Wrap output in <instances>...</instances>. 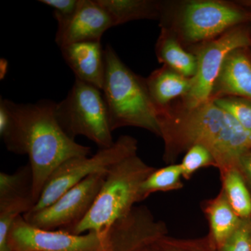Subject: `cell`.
<instances>
[{
  "instance_id": "obj_1",
  "label": "cell",
  "mask_w": 251,
  "mask_h": 251,
  "mask_svg": "<svg viewBox=\"0 0 251 251\" xmlns=\"http://www.w3.org/2000/svg\"><path fill=\"white\" fill-rule=\"evenodd\" d=\"M5 101L6 105L0 106V135L8 151L29 158L36 203L53 172L70 158L89 156L91 148L76 143L64 131L56 118V103L52 100Z\"/></svg>"
},
{
  "instance_id": "obj_2",
  "label": "cell",
  "mask_w": 251,
  "mask_h": 251,
  "mask_svg": "<svg viewBox=\"0 0 251 251\" xmlns=\"http://www.w3.org/2000/svg\"><path fill=\"white\" fill-rule=\"evenodd\" d=\"M158 121L166 163H173L180 153L191 147L201 145L214 157L216 168L221 175L234 168L239 169L241 158L251 150V131L216 105L212 99L177 112L160 108Z\"/></svg>"
},
{
  "instance_id": "obj_3",
  "label": "cell",
  "mask_w": 251,
  "mask_h": 251,
  "mask_svg": "<svg viewBox=\"0 0 251 251\" xmlns=\"http://www.w3.org/2000/svg\"><path fill=\"white\" fill-rule=\"evenodd\" d=\"M105 63L102 92L112 131L135 126L160 136L158 109L151 98L146 80L130 70L110 45L105 49Z\"/></svg>"
},
{
  "instance_id": "obj_4",
  "label": "cell",
  "mask_w": 251,
  "mask_h": 251,
  "mask_svg": "<svg viewBox=\"0 0 251 251\" xmlns=\"http://www.w3.org/2000/svg\"><path fill=\"white\" fill-rule=\"evenodd\" d=\"M156 168L133 153L109 169L100 191L85 219L68 232L82 234L102 233L132 211L140 202V190Z\"/></svg>"
},
{
  "instance_id": "obj_5",
  "label": "cell",
  "mask_w": 251,
  "mask_h": 251,
  "mask_svg": "<svg viewBox=\"0 0 251 251\" xmlns=\"http://www.w3.org/2000/svg\"><path fill=\"white\" fill-rule=\"evenodd\" d=\"M55 115L73 140L82 135L100 149L110 148L115 143L103 92L94 86L75 80L67 97L56 103Z\"/></svg>"
},
{
  "instance_id": "obj_6",
  "label": "cell",
  "mask_w": 251,
  "mask_h": 251,
  "mask_svg": "<svg viewBox=\"0 0 251 251\" xmlns=\"http://www.w3.org/2000/svg\"><path fill=\"white\" fill-rule=\"evenodd\" d=\"M137 151V140L129 135H122L111 147L100 149L92 156L74 157L67 160L50 175L40 197L29 211L44 209L86 178L97 173H107L117 162Z\"/></svg>"
},
{
  "instance_id": "obj_7",
  "label": "cell",
  "mask_w": 251,
  "mask_h": 251,
  "mask_svg": "<svg viewBox=\"0 0 251 251\" xmlns=\"http://www.w3.org/2000/svg\"><path fill=\"white\" fill-rule=\"evenodd\" d=\"M247 23L229 29L206 42L198 52L197 71L191 87L184 97L186 108H193L211 100L216 81L226 57L235 50L251 46V28Z\"/></svg>"
},
{
  "instance_id": "obj_8",
  "label": "cell",
  "mask_w": 251,
  "mask_h": 251,
  "mask_svg": "<svg viewBox=\"0 0 251 251\" xmlns=\"http://www.w3.org/2000/svg\"><path fill=\"white\" fill-rule=\"evenodd\" d=\"M250 21L249 9L223 1H192L181 11L179 28L186 42L206 43Z\"/></svg>"
},
{
  "instance_id": "obj_9",
  "label": "cell",
  "mask_w": 251,
  "mask_h": 251,
  "mask_svg": "<svg viewBox=\"0 0 251 251\" xmlns=\"http://www.w3.org/2000/svg\"><path fill=\"white\" fill-rule=\"evenodd\" d=\"M107 173L91 175L68 190L49 206L41 210L29 211L23 218L39 228L69 232L88 214Z\"/></svg>"
},
{
  "instance_id": "obj_10",
  "label": "cell",
  "mask_w": 251,
  "mask_h": 251,
  "mask_svg": "<svg viewBox=\"0 0 251 251\" xmlns=\"http://www.w3.org/2000/svg\"><path fill=\"white\" fill-rule=\"evenodd\" d=\"M8 244L11 251H110L108 230L82 234L48 230L29 224L23 216L13 224Z\"/></svg>"
},
{
  "instance_id": "obj_11",
  "label": "cell",
  "mask_w": 251,
  "mask_h": 251,
  "mask_svg": "<svg viewBox=\"0 0 251 251\" xmlns=\"http://www.w3.org/2000/svg\"><path fill=\"white\" fill-rule=\"evenodd\" d=\"M112 27L111 17L97 0H80L70 21L57 31L55 41L59 48L75 43L100 41L104 33Z\"/></svg>"
},
{
  "instance_id": "obj_12",
  "label": "cell",
  "mask_w": 251,
  "mask_h": 251,
  "mask_svg": "<svg viewBox=\"0 0 251 251\" xmlns=\"http://www.w3.org/2000/svg\"><path fill=\"white\" fill-rule=\"evenodd\" d=\"M63 57L75 80L102 91L105 80V49L100 41L75 43L60 48Z\"/></svg>"
},
{
  "instance_id": "obj_13",
  "label": "cell",
  "mask_w": 251,
  "mask_h": 251,
  "mask_svg": "<svg viewBox=\"0 0 251 251\" xmlns=\"http://www.w3.org/2000/svg\"><path fill=\"white\" fill-rule=\"evenodd\" d=\"M224 95L251 100L250 48L235 50L226 57L216 81L211 99Z\"/></svg>"
},
{
  "instance_id": "obj_14",
  "label": "cell",
  "mask_w": 251,
  "mask_h": 251,
  "mask_svg": "<svg viewBox=\"0 0 251 251\" xmlns=\"http://www.w3.org/2000/svg\"><path fill=\"white\" fill-rule=\"evenodd\" d=\"M36 202L33 198V177L29 163L12 173H0V208L27 214Z\"/></svg>"
},
{
  "instance_id": "obj_15",
  "label": "cell",
  "mask_w": 251,
  "mask_h": 251,
  "mask_svg": "<svg viewBox=\"0 0 251 251\" xmlns=\"http://www.w3.org/2000/svg\"><path fill=\"white\" fill-rule=\"evenodd\" d=\"M146 82L151 98L158 108H166L177 97H184L191 87V78L180 75L166 66L153 72Z\"/></svg>"
},
{
  "instance_id": "obj_16",
  "label": "cell",
  "mask_w": 251,
  "mask_h": 251,
  "mask_svg": "<svg viewBox=\"0 0 251 251\" xmlns=\"http://www.w3.org/2000/svg\"><path fill=\"white\" fill-rule=\"evenodd\" d=\"M204 210L210 226L209 236L219 248L235 232L243 219L231 207L222 189L215 198L206 203Z\"/></svg>"
},
{
  "instance_id": "obj_17",
  "label": "cell",
  "mask_w": 251,
  "mask_h": 251,
  "mask_svg": "<svg viewBox=\"0 0 251 251\" xmlns=\"http://www.w3.org/2000/svg\"><path fill=\"white\" fill-rule=\"evenodd\" d=\"M108 13L114 27L140 19H152L161 15L159 3L147 0H97Z\"/></svg>"
},
{
  "instance_id": "obj_18",
  "label": "cell",
  "mask_w": 251,
  "mask_h": 251,
  "mask_svg": "<svg viewBox=\"0 0 251 251\" xmlns=\"http://www.w3.org/2000/svg\"><path fill=\"white\" fill-rule=\"evenodd\" d=\"M158 59L167 67L187 78H192L197 71V57L186 52L179 43L166 30L163 31L156 46Z\"/></svg>"
},
{
  "instance_id": "obj_19",
  "label": "cell",
  "mask_w": 251,
  "mask_h": 251,
  "mask_svg": "<svg viewBox=\"0 0 251 251\" xmlns=\"http://www.w3.org/2000/svg\"><path fill=\"white\" fill-rule=\"evenodd\" d=\"M222 190L234 212L241 219H251V196L244 176L237 168L221 175Z\"/></svg>"
},
{
  "instance_id": "obj_20",
  "label": "cell",
  "mask_w": 251,
  "mask_h": 251,
  "mask_svg": "<svg viewBox=\"0 0 251 251\" xmlns=\"http://www.w3.org/2000/svg\"><path fill=\"white\" fill-rule=\"evenodd\" d=\"M181 177H183L182 172L180 164H172L155 170L140 187V202L153 193L182 188Z\"/></svg>"
},
{
  "instance_id": "obj_21",
  "label": "cell",
  "mask_w": 251,
  "mask_h": 251,
  "mask_svg": "<svg viewBox=\"0 0 251 251\" xmlns=\"http://www.w3.org/2000/svg\"><path fill=\"white\" fill-rule=\"evenodd\" d=\"M157 244L160 251H218L209 234L196 239H179L166 235Z\"/></svg>"
},
{
  "instance_id": "obj_22",
  "label": "cell",
  "mask_w": 251,
  "mask_h": 251,
  "mask_svg": "<svg viewBox=\"0 0 251 251\" xmlns=\"http://www.w3.org/2000/svg\"><path fill=\"white\" fill-rule=\"evenodd\" d=\"M216 105L229 114L234 120L251 131V100L241 97H219L212 99Z\"/></svg>"
},
{
  "instance_id": "obj_23",
  "label": "cell",
  "mask_w": 251,
  "mask_h": 251,
  "mask_svg": "<svg viewBox=\"0 0 251 251\" xmlns=\"http://www.w3.org/2000/svg\"><path fill=\"white\" fill-rule=\"evenodd\" d=\"M180 166L183 178L188 180L201 168L216 167V163L209 150L201 145H194L188 150Z\"/></svg>"
},
{
  "instance_id": "obj_24",
  "label": "cell",
  "mask_w": 251,
  "mask_h": 251,
  "mask_svg": "<svg viewBox=\"0 0 251 251\" xmlns=\"http://www.w3.org/2000/svg\"><path fill=\"white\" fill-rule=\"evenodd\" d=\"M251 219H243L232 235L218 251H251Z\"/></svg>"
},
{
  "instance_id": "obj_25",
  "label": "cell",
  "mask_w": 251,
  "mask_h": 251,
  "mask_svg": "<svg viewBox=\"0 0 251 251\" xmlns=\"http://www.w3.org/2000/svg\"><path fill=\"white\" fill-rule=\"evenodd\" d=\"M80 0H40L42 4L53 9V16L57 22V31L61 30L76 12Z\"/></svg>"
},
{
  "instance_id": "obj_26",
  "label": "cell",
  "mask_w": 251,
  "mask_h": 251,
  "mask_svg": "<svg viewBox=\"0 0 251 251\" xmlns=\"http://www.w3.org/2000/svg\"><path fill=\"white\" fill-rule=\"evenodd\" d=\"M239 171L251 184V150L244 153L239 162Z\"/></svg>"
},
{
  "instance_id": "obj_27",
  "label": "cell",
  "mask_w": 251,
  "mask_h": 251,
  "mask_svg": "<svg viewBox=\"0 0 251 251\" xmlns=\"http://www.w3.org/2000/svg\"><path fill=\"white\" fill-rule=\"evenodd\" d=\"M8 69V62L6 59H1V64H0V75H1V78L4 79L5 75H6V72H7Z\"/></svg>"
},
{
  "instance_id": "obj_28",
  "label": "cell",
  "mask_w": 251,
  "mask_h": 251,
  "mask_svg": "<svg viewBox=\"0 0 251 251\" xmlns=\"http://www.w3.org/2000/svg\"><path fill=\"white\" fill-rule=\"evenodd\" d=\"M157 243H158V242L150 244V245L146 246V247L141 248V249L137 251H160L159 248H158Z\"/></svg>"
},
{
  "instance_id": "obj_29",
  "label": "cell",
  "mask_w": 251,
  "mask_h": 251,
  "mask_svg": "<svg viewBox=\"0 0 251 251\" xmlns=\"http://www.w3.org/2000/svg\"><path fill=\"white\" fill-rule=\"evenodd\" d=\"M251 8V7H250ZM249 11H250V15H251V21H250V23H251V9H249ZM250 48V49H251Z\"/></svg>"
},
{
  "instance_id": "obj_30",
  "label": "cell",
  "mask_w": 251,
  "mask_h": 251,
  "mask_svg": "<svg viewBox=\"0 0 251 251\" xmlns=\"http://www.w3.org/2000/svg\"></svg>"
}]
</instances>
